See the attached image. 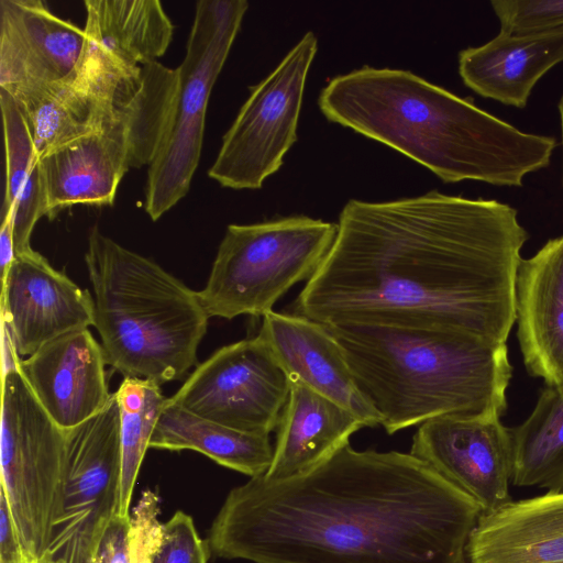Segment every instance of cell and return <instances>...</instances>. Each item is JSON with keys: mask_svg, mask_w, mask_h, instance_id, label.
Instances as JSON below:
<instances>
[{"mask_svg": "<svg viewBox=\"0 0 563 563\" xmlns=\"http://www.w3.org/2000/svg\"><path fill=\"white\" fill-rule=\"evenodd\" d=\"M528 239L518 211L495 199L438 190L386 202L352 199L292 313L324 325L450 329L506 343Z\"/></svg>", "mask_w": 563, "mask_h": 563, "instance_id": "1", "label": "cell"}, {"mask_svg": "<svg viewBox=\"0 0 563 563\" xmlns=\"http://www.w3.org/2000/svg\"><path fill=\"white\" fill-rule=\"evenodd\" d=\"M482 508L410 452L350 443L310 471L227 495L210 553L252 563H468Z\"/></svg>", "mask_w": 563, "mask_h": 563, "instance_id": "2", "label": "cell"}, {"mask_svg": "<svg viewBox=\"0 0 563 563\" xmlns=\"http://www.w3.org/2000/svg\"><path fill=\"white\" fill-rule=\"evenodd\" d=\"M324 117L402 153L444 183L521 187L550 165L555 137L518 130L411 71L364 66L320 92Z\"/></svg>", "mask_w": 563, "mask_h": 563, "instance_id": "3", "label": "cell"}, {"mask_svg": "<svg viewBox=\"0 0 563 563\" xmlns=\"http://www.w3.org/2000/svg\"><path fill=\"white\" fill-rule=\"evenodd\" d=\"M325 328L388 434L446 415L506 412L512 373L506 343L438 328Z\"/></svg>", "mask_w": 563, "mask_h": 563, "instance_id": "4", "label": "cell"}, {"mask_svg": "<svg viewBox=\"0 0 563 563\" xmlns=\"http://www.w3.org/2000/svg\"><path fill=\"white\" fill-rule=\"evenodd\" d=\"M85 262L106 364L158 385L183 379L197 365L208 327L198 291L98 227L90 230Z\"/></svg>", "mask_w": 563, "mask_h": 563, "instance_id": "5", "label": "cell"}, {"mask_svg": "<svg viewBox=\"0 0 563 563\" xmlns=\"http://www.w3.org/2000/svg\"><path fill=\"white\" fill-rule=\"evenodd\" d=\"M338 224L292 216L230 224L205 288L198 291L210 317H264L292 286L319 269Z\"/></svg>", "mask_w": 563, "mask_h": 563, "instance_id": "6", "label": "cell"}, {"mask_svg": "<svg viewBox=\"0 0 563 563\" xmlns=\"http://www.w3.org/2000/svg\"><path fill=\"white\" fill-rule=\"evenodd\" d=\"M2 336L1 492L25 552L37 560L63 507L65 431L45 411Z\"/></svg>", "mask_w": 563, "mask_h": 563, "instance_id": "7", "label": "cell"}, {"mask_svg": "<svg viewBox=\"0 0 563 563\" xmlns=\"http://www.w3.org/2000/svg\"><path fill=\"white\" fill-rule=\"evenodd\" d=\"M246 0H199L168 125L148 166L144 208L156 221L188 192L198 167L212 88L247 11Z\"/></svg>", "mask_w": 563, "mask_h": 563, "instance_id": "8", "label": "cell"}, {"mask_svg": "<svg viewBox=\"0 0 563 563\" xmlns=\"http://www.w3.org/2000/svg\"><path fill=\"white\" fill-rule=\"evenodd\" d=\"M64 431L63 507L37 563H92L117 516L121 448L115 393L95 416Z\"/></svg>", "mask_w": 563, "mask_h": 563, "instance_id": "9", "label": "cell"}, {"mask_svg": "<svg viewBox=\"0 0 563 563\" xmlns=\"http://www.w3.org/2000/svg\"><path fill=\"white\" fill-rule=\"evenodd\" d=\"M317 51L318 38L309 31L252 87L208 170L211 179L225 188L258 189L282 167L297 141L306 78Z\"/></svg>", "mask_w": 563, "mask_h": 563, "instance_id": "10", "label": "cell"}, {"mask_svg": "<svg viewBox=\"0 0 563 563\" xmlns=\"http://www.w3.org/2000/svg\"><path fill=\"white\" fill-rule=\"evenodd\" d=\"M289 390V378L257 334L217 350L168 401L225 427L269 435Z\"/></svg>", "mask_w": 563, "mask_h": 563, "instance_id": "11", "label": "cell"}, {"mask_svg": "<svg viewBox=\"0 0 563 563\" xmlns=\"http://www.w3.org/2000/svg\"><path fill=\"white\" fill-rule=\"evenodd\" d=\"M497 413H457L420 424L410 453L468 495L483 514L509 501L511 430Z\"/></svg>", "mask_w": 563, "mask_h": 563, "instance_id": "12", "label": "cell"}, {"mask_svg": "<svg viewBox=\"0 0 563 563\" xmlns=\"http://www.w3.org/2000/svg\"><path fill=\"white\" fill-rule=\"evenodd\" d=\"M155 146L141 123L123 114L41 157L47 218L75 205L110 206L130 168L150 166Z\"/></svg>", "mask_w": 563, "mask_h": 563, "instance_id": "13", "label": "cell"}, {"mask_svg": "<svg viewBox=\"0 0 563 563\" xmlns=\"http://www.w3.org/2000/svg\"><path fill=\"white\" fill-rule=\"evenodd\" d=\"M1 314L16 354L93 325V297L34 250L15 255L1 279Z\"/></svg>", "mask_w": 563, "mask_h": 563, "instance_id": "14", "label": "cell"}, {"mask_svg": "<svg viewBox=\"0 0 563 563\" xmlns=\"http://www.w3.org/2000/svg\"><path fill=\"white\" fill-rule=\"evenodd\" d=\"M84 49L74 76L84 81L134 75L162 57L174 24L158 0H85Z\"/></svg>", "mask_w": 563, "mask_h": 563, "instance_id": "15", "label": "cell"}, {"mask_svg": "<svg viewBox=\"0 0 563 563\" xmlns=\"http://www.w3.org/2000/svg\"><path fill=\"white\" fill-rule=\"evenodd\" d=\"M84 43V29L43 1L0 0V89L14 92L68 79Z\"/></svg>", "mask_w": 563, "mask_h": 563, "instance_id": "16", "label": "cell"}, {"mask_svg": "<svg viewBox=\"0 0 563 563\" xmlns=\"http://www.w3.org/2000/svg\"><path fill=\"white\" fill-rule=\"evenodd\" d=\"M258 335L290 383H299L356 416L365 427L380 418L360 390L345 354L325 325L305 317L271 311Z\"/></svg>", "mask_w": 563, "mask_h": 563, "instance_id": "17", "label": "cell"}, {"mask_svg": "<svg viewBox=\"0 0 563 563\" xmlns=\"http://www.w3.org/2000/svg\"><path fill=\"white\" fill-rule=\"evenodd\" d=\"M106 365L101 344L88 329L60 335L19 363L36 399L63 429L106 406L111 397Z\"/></svg>", "mask_w": 563, "mask_h": 563, "instance_id": "18", "label": "cell"}, {"mask_svg": "<svg viewBox=\"0 0 563 563\" xmlns=\"http://www.w3.org/2000/svg\"><path fill=\"white\" fill-rule=\"evenodd\" d=\"M517 338L531 376L563 383V235L522 258L516 275Z\"/></svg>", "mask_w": 563, "mask_h": 563, "instance_id": "19", "label": "cell"}, {"mask_svg": "<svg viewBox=\"0 0 563 563\" xmlns=\"http://www.w3.org/2000/svg\"><path fill=\"white\" fill-rule=\"evenodd\" d=\"M563 62V26L533 34L500 32L459 53L466 87L486 99L523 109L537 82Z\"/></svg>", "mask_w": 563, "mask_h": 563, "instance_id": "20", "label": "cell"}, {"mask_svg": "<svg viewBox=\"0 0 563 563\" xmlns=\"http://www.w3.org/2000/svg\"><path fill=\"white\" fill-rule=\"evenodd\" d=\"M466 556L468 563H563V492L482 514Z\"/></svg>", "mask_w": 563, "mask_h": 563, "instance_id": "21", "label": "cell"}, {"mask_svg": "<svg viewBox=\"0 0 563 563\" xmlns=\"http://www.w3.org/2000/svg\"><path fill=\"white\" fill-rule=\"evenodd\" d=\"M364 427L336 402L299 383H290L273 461L263 476L282 481L306 473L349 444L351 435Z\"/></svg>", "mask_w": 563, "mask_h": 563, "instance_id": "22", "label": "cell"}, {"mask_svg": "<svg viewBox=\"0 0 563 563\" xmlns=\"http://www.w3.org/2000/svg\"><path fill=\"white\" fill-rule=\"evenodd\" d=\"M150 448L192 450L244 475H264L273 461L269 435L243 432L201 418L167 401L150 441Z\"/></svg>", "mask_w": 563, "mask_h": 563, "instance_id": "23", "label": "cell"}, {"mask_svg": "<svg viewBox=\"0 0 563 563\" xmlns=\"http://www.w3.org/2000/svg\"><path fill=\"white\" fill-rule=\"evenodd\" d=\"M5 154L2 209L14 210L15 255L32 250L30 238L36 222L47 217V198L41 157L26 122L12 96L0 89Z\"/></svg>", "mask_w": 563, "mask_h": 563, "instance_id": "24", "label": "cell"}, {"mask_svg": "<svg viewBox=\"0 0 563 563\" xmlns=\"http://www.w3.org/2000/svg\"><path fill=\"white\" fill-rule=\"evenodd\" d=\"M9 93L26 122L40 157L98 128L100 97L79 87L70 77Z\"/></svg>", "mask_w": 563, "mask_h": 563, "instance_id": "25", "label": "cell"}, {"mask_svg": "<svg viewBox=\"0 0 563 563\" xmlns=\"http://www.w3.org/2000/svg\"><path fill=\"white\" fill-rule=\"evenodd\" d=\"M511 435L512 484L563 492V383L545 385L530 416L511 429Z\"/></svg>", "mask_w": 563, "mask_h": 563, "instance_id": "26", "label": "cell"}, {"mask_svg": "<svg viewBox=\"0 0 563 563\" xmlns=\"http://www.w3.org/2000/svg\"><path fill=\"white\" fill-rule=\"evenodd\" d=\"M115 395L121 448L117 516L129 517L137 475L167 398L157 383L135 377H124Z\"/></svg>", "mask_w": 563, "mask_h": 563, "instance_id": "27", "label": "cell"}, {"mask_svg": "<svg viewBox=\"0 0 563 563\" xmlns=\"http://www.w3.org/2000/svg\"><path fill=\"white\" fill-rule=\"evenodd\" d=\"M159 497L145 489L129 517L115 516L92 563H152L163 539Z\"/></svg>", "mask_w": 563, "mask_h": 563, "instance_id": "28", "label": "cell"}, {"mask_svg": "<svg viewBox=\"0 0 563 563\" xmlns=\"http://www.w3.org/2000/svg\"><path fill=\"white\" fill-rule=\"evenodd\" d=\"M500 32L533 34L563 26V0H492Z\"/></svg>", "mask_w": 563, "mask_h": 563, "instance_id": "29", "label": "cell"}, {"mask_svg": "<svg viewBox=\"0 0 563 563\" xmlns=\"http://www.w3.org/2000/svg\"><path fill=\"white\" fill-rule=\"evenodd\" d=\"M210 554L192 517L178 510L163 523V539L152 563H208Z\"/></svg>", "mask_w": 563, "mask_h": 563, "instance_id": "30", "label": "cell"}, {"mask_svg": "<svg viewBox=\"0 0 563 563\" xmlns=\"http://www.w3.org/2000/svg\"><path fill=\"white\" fill-rule=\"evenodd\" d=\"M0 563H37L23 549L7 499L0 490Z\"/></svg>", "mask_w": 563, "mask_h": 563, "instance_id": "31", "label": "cell"}, {"mask_svg": "<svg viewBox=\"0 0 563 563\" xmlns=\"http://www.w3.org/2000/svg\"><path fill=\"white\" fill-rule=\"evenodd\" d=\"M15 257L14 251V210L1 209L0 229V271L1 279Z\"/></svg>", "mask_w": 563, "mask_h": 563, "instance_id": "32", "label": "cell"}, {"mask_svg": "<svg viewBox=\"0 0 563 563\" xmlns=\"http://www.w3.org/2000/svg\"><path fill=\"white\" fill-rule=\"evenodd\" d=\"M559 114H560V122H561V133H562V145H563V93L560 98L559 104Z\"/></svg>", "mask_w": 563, "mask_h": 563, "instance_id": "33", "label": "cell"}]
</instances>
